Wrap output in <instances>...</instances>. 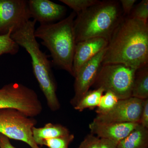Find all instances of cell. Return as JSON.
<instances>
[{
    "label": "cell",
    "instance_id": "cell-11",
    "mask_svg": "<svg viewBox=\"0 0 148 148\" xmlns=\"http://www.w3.org/2000/svg\"><path fill=\"white\" fill-rule=\"evenodd\" d=\"M28 3L31 18L40 25L53 24L62 20L67 11L65 6L49 0H29Z\"/></svg>",
    "mask_w": 148,
    "mask_h": 148
},
{
    "label": "cell",
    "instance_id": "cell-10",
    "mask_svg": "<svg viewBox=\"0 0 148 148\" xmlns=\"http://www.w3.org/2000/svg\"><path fill=\"white\" fill-rule=\"evenodd\" d=\"M106 48L107 47L85 64L74 77L75 95L71 101L73 107L75 106L82 97L89 90L95 82L102 66Z\"/></svg>",
    "mask_w": 148,
    "mask_h": 148
},
{
    "label": "cell",
    "instance_id": "cell-24",
    "mask_svg": "<svg viewBox=\"0 0 148 148\" xmlns=\"http://www.w3.org/2000/svg\"><path fill=\"white\" fill-rule=\"evenodd\" d=\"M136 1V0H121L119 1L124 16H128L130 14Z\"/></svg>",
    "mask_w": 148,
    "mask_h": 148
},
{
    "label": "cell",
    "instance_id": "cell-12",
    "mask_svg": "<svg viewBox=\"0 0 148 148\" xmlns=\"http://www.w3.org/2000/svg\"><path fill=\"white\" fill-rule=\"evenodd\" d=\"M109 41L102 38H95L77 43L73 60V76L79 69L99 52L106 49Z\"/></svg>",
    "mask_w": 148,
    "mask_h": 148
},
{
    "label": "cell",
    "instance_id": "cell-1",
    "mask_svg": "<svg viewBox=\"0 0 148 148\" xmlns=\"http://www.w3.org/2000/svg\"><path fill=\"white\" fill-rule=\"evenodd\" d=\"M123 64L138 70L148 65V22L125 16L106 48L102 65Z\"/></svg>",
    "mask_w": 148,
    "mask_h": 148
},
{
    "label": "cell",
    "instance_id": "cell-21",
    "mask_svg": "<svg viewBox=\"0 0 148 148\" xmlns=\"http://www.w3.org/2000/svg\"><path fill=\"white\" fill-rule=\"evenodd\" d=\"M98 0H60V1L68 6L76 14L96 4Z\"/></svg>",
    "mask_w": 148,
    "mask_h": 148
},
{
    "label": "cell",
    "instance_id": "cell-23",
    "mask_svg": "<svg viewBox=\"0 0 148 148\" xmlns=\"http://www.w3.org/2000/svg\"><path fill=\"white\" fill-rule=\"evenodd\" d=\"M101 139L90 134L86 136L78 148H100Z\"/></svg>",
    "mask_w": 148,
    "mask_h": 148
},
{
    "label": "cell",
    "instance_id": "cell-27",
    "mask_svg": "<svg viewBox=\"0 0 148 148\" xmlns=\"http://www.w3.org/2000/svg\"><path fill=\"white\" fill-rule=\"evenodd\" d=\"M117 145L112 141L105 139H101L100 148H117Z\"/></svg>",
    "mask_w": 148,
    "mask_h": 148
},
{
    "label": "cell",
    "instance_id": "cell-15",
    "mask_svg": "<svg viewBox=\"0 0 148 148\" xmlns=\"http://www.w3.org/2000/svg\"><path fill=\"white\" fill-rule=\"evenodd\" d=\"M148 130L140 123L117 145V148H148Z\"/></svg>",
    "mask_w": 148,
    "mask_h": 148
},
{
    "label": "cell",
    "instance_id": "cell-3",
    "mask_svg": "<svg viewBox=\"0 0 148 148\" xmlns=\"http://www.w3.org/2000/svg\"><path fill=\"white\" fill-rule=\"evenodd\" d=\"M125 16L119 1H100L77 14L73 24L76 42L95 38L109 41Z\"/></svg>",
    "mask_w": 148,
    "mask_h": 148
},
{
    "label": "cell",
    "instance_id": "cell-5",
    "mask_svg": "<svg viewBox=\"0 0 148 148\" xmlns=\"http://www.w3.org/2000/svg\"><path fill=\"white\" fill-rule=\"evenodd\" d=\"M136 70L122 64L102 65L92 86L112 91L119 100L130 98Z\"/></svg>",
    "mask_w": 148,
    "mask_h": 148
},
{
    "label": "cell",
    "instance_id": "cell-2",
    "mask_svg": "<svg viewBox=\"0 0 148 148\" xmlns=\"http://www.w3.org/2000/svg\"><path fill=\"white\" fill-rule=\"evenodd\" d=\"M36 21L30 20L21 28L12 32L11 37L19 46L24 48L31 56L33 73L47 104L51 110L58 111L61 108L56 90L57 86L47 56L40 49L35 36Z\"/></svg>",
    "mask_w": 148,
    "mask_h": 148
},
{
    "label": "cell",
    "instance_id": "cell-9",
    "mask_svg": "<svg viewBox=\"0 0 148 148\" xmlns=\"http://www.w3.org/2000/svg\"><path fill=\"white\" fill-rule=\"evenodd\" d=\"M143 101L132 97L119 100L116 106L112 110L103 114H97L93 121L103 123H140Z\"/></svg>",
    "mask_w": 148,
    "mask_h": 148
},
{
    "label": "cell",
    "instance_id": "cell-25",
    "mask_svg": "<svg viewBox=\"0 0 148 148\" xmlns=\"http://www.w3.org/2000/svg\"><path fill=\"white\" fill-rule=\"evenodd\" d=\"M140 124L143 127L148 129V99L143 101V110Z\"/></svg>",
    "mask_w": 148,
    "mask_h": 148
},
{
    "label": "cell",
    "instance_id": "cell-17",
    "mask_svg": "<svg viewBox=\"0 0 148 148\" xmlns=\"http://www.w3.org/2000/svg\"><path fill=\"white\" fill-rule=\"evenodd\" d=\"M105 90L102 88L88 90L73 107L76 110L82 112L86 109L93 110L97 108Z\"/></svg>",
    "mask_w": 148,
    "mask_h": 148
},
{
    "label": "cell",
    "instance_id": "cell-19",
    "mask_svg": "<svg viewBox=\"0 0 148 148\" xmlns=\"http://www.w3.org/2000/svg\"><path fill=\"white\" fill-rule=\"evenodd\" d=\"M13 29L5 35L0 36V56L5 54L15 55L19 51V46L11 37Z\"/></svg>",
    "mask_w": 148,
    "mask_h": 148
},
{
    "label": "cell",
    "instance_id": "cell-22",
    "mask_svg": "<svg viewBox=\"0 0 148 148\" xmlns=\"http://www.w3.org/2000/svg\"><path fill=\"white\" fill-rule=\"evenodd\" d=\"M131 18L140 19L147 22L148 18V1L143 0L136 6H134L128 16Z\"/></svg>",
    "mask_w": 148,
    "mask_h": 148
},
{
    "label": "cell",
    "instance_id": "cell-4",
    "mask_svg": "<svg viewBox=\"0 0 148 148\" xmlns=\"http://www.w3.org/2000/svg\"><path fill=\"white\" fill-rule=\"evenodd\" d=\"M76 15L73 11L58 22L40 25L34 32L36 38L41 39L42 45L50 52L53 64L72 76L76 45L73 24Z\"/></svg>",
    "mask_w": 148,
    "mask_h": 148
},
{
    "label": "cell",
    "instance_id": "cell-7",
    "mask_svg": "<svg viewBox=\"0 0 148 148\" xmlns=\"http://www.w3.org/2000/svg\"><path fill=\"white\" fill-rule=\"evenodd\" d=\"M36 120L15 109L0 110V134L9 139L22 141L31 148H41L35 143L32 129Z\"/></svg>",
    "mask_w": 148,
    "mask_h": 148
},
{
    "label": "cell",
    "instance_id": "cell-18",
    "mask_svg": "<svg viewBox=\"0 0 148 148\" xmlns=\"http://www.w3.org/2000/svg\"><path fill=\"white\" fill-rule=\"evenodd\" d=\"M101 97L96 112L97 114H103L112 110L115 107L119 99L114 93L110 91H106Z\"/></svg>",
    "mask_w": 148,
    "mask_h": 148
},
{
    "label": "cell",
    "instance_id": "cell-14",
    "mask_svg": "<svg viewBox=\"0 0 148 148\" xmlns=\"http://www.w3.org/2000/svg\"><path fill=\"white\" fill-rule=\"evenodd\" d=\"M70 134L67 127L61 124L51 123H46L41 127H34L32 129V135L35 143L38 146H43L45 140L66 136Z\"/></svg>",
    "mask_w": 148,
    "mask_h": 148
},
{
    "label": "cell",
    "instance_id": "cell-20",
    "mask_svg": "<svg viewBox=\"0 0 148 148\" xmlns=\"http://www.w3.org/2000/svg\"><path fill=\"white\" fill-rule=\"evenodd\" d=\"M74 138L73 134L70 133L66 136L45 140L43 146H46L48 148H69Z\"/></svg>",
    "mask_w": 148,
    "mask_h": 148
},
{
    "label": "cell",
    "instance_id": "cell-16",
    "mask_svg": "<svg viewBox=\"0 0 148 148\" xmlns=\"http://www.w3.org/2000/svg\"><path fill=\"white\" fill-rule=\"evenodd\" d=\"M131 97L143 100L148 99V65L136 70Z\"/></svg>",
    "mask_w": 148,
    "mask_h": 148
},
{
    "label": "cell",
    "instance_id": "cell-8",
    "mask_svg": "<svg viewBox=\"0 0 148 148\" xmlns=\"http://www.w3.org/2000/svg\"><path fill=\"white\" fill-rule=\"evenodd\" d=\"M31 18L28 1L0 0V36L17 30Z\"/></svg>",
    "mask_w": 148,
    "mask_h": 148
},
{
    "label": "cell",
    "instance_id": "cell-13",
    "mask_svg": "<svg viewBox=\"0 0 148 148\" xmlns=\"http://www.w3.org/2000/svg\"><path fill=\"white\" fill-rule=\"evenodd\" d=\"M139 123H103L93 121L89 125L91 134L100 139L112 141L117 145L125 138Z\"/></svg>",
    "mask_w": 148,
    "mask_h": 148
},
{
    "label": "cell",
    "instance_id": "cell-6",
    "mask_svg": "<svg viewBox=\"0 0 148 148\" xmlns=\"http://www.w3.org/2000/svg\"><path fill=\"white\" fill-rule=\"evenodd\" d=\"M16 109L30 117L39 115L42 103L34 90L18 83L7 84L0 88V110Z\"/></svg>",
    "mask_w": 148,
    "mask_h": 148
},
{
    "label": "cell",
    "instance_id": "cell-26",
    "mask_svg": "<svg viewBox=\"0 0 148 148\" xmlns=\"http://www.w3.org/2000/svg\"><path fill=\"white\" fill-rule=\"evenodd\" d=\"M0 148H16L12 144L8 138L0 134Z\"/></svg>",
    "mask_w": 148,
    "mask_h": 148
}]
</instances>
